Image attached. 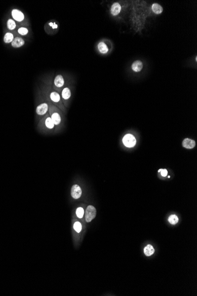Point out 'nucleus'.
Returning <instances> with one entry per match:
<instances>
[{
	"label": "nucleus",
	"instance_id": "nucleus-1",
	"mask_svg": "<svg viewBox=\"0 0 197 296\" xmlns=\"http://www.w3.org/2000/svg\"><path fill=\"white\" fill-rule=\"evenodd\" d=\"M45 95L48 97L50 99V102L54 106L57 107L59 109H63V105L61 101V96L56 91L52 90H45L44 92Z\"/></svg>",
	"mask_w": 197,
	"mask_h": 296
},
{
	"label": "nucleus",
	"instance_id": "nucleus-2",
	"mask_svg": "<svg viewBox=\"0 0 197 296\" xmlns=\"http://www.w3.org/2000/svg\"><path fill=\"white\" fill-rule=\"evenodd\" d=\"M48 104L49 105V109H48L49 115H50L53 123L54 124L55 126H57L62 122L61 115L59 113V111H60L59 108H57V107L54 106V105H53L50 102H48Z\"/></svg>",
	"mask_w": 197,
	"mask_h": 296
},
{
	"label": "nucleus",
	"instance_id": "nucleus-3",
	"mask_svg": "<svg viewBox=\"0 0 197 296\" xmlns=\"http://www.w3.org/2000/svg\"><path fill=\"white\" fill-rule=\"evenodd\" d=\"M44 125L47 129H48V130H53L54 128L55 127V125L53 123L49 113H46L44 117L41 119V121H40L39 122V125L40 126H42V125Z\"/></svg>",
	"mask_w": 197,
	"mask_h": 296
},
{
	"label": "nucleus",
	"instance_id": "nucleus-4",
	"mask_svg": "<svg viewBox=\"0 0 197 296\" xmlns=\"http://www.w3.org/2000/svg\"><path fill=\"white\" fill-rule=\"evenodd\" d=\"M123 143L126 147L132 148L136 145V140L132 134H127L123 138Z\"/></svg>",
	"mask_w": 197,
	"mask_h": 296
},
{
	"label": "nucleus",
	"instance_id": "nucleus-5",
	"mask_svg": "<svg viewBox=\"0 0 197 296\" xmlns=\"http://www.w3.org/2000/svg\"><path fill=\"white\" fill-rule=\"evenodd\" d=\"M96 208L92 205L88 206L86 210V213H85V218L86 222H90L92 221L96 217Z\"/></svg>",
	"mask_w": 197,
	"mask_h": 296
},
{
	"label": "nucleus",
	"instance_id": "nucleus-6",
	"mask_svg": "<svg viewBox=\"0 0 197 296\" xmlns=\"http://www.w3.org/2000/svg\"><path fill=\"white\" fill-rule=\"evenodd\" d=\"M49 105L48 102H43L39 105L36 108V113L39 116H44L48 111Z\"/></svg>",
	"mask_w": 197,
	"mask_h": 296
},
{
	"label": "nucleus",
	"instance_id": "nucleus-7",
	"mask_svg": "<svg viewBox=\"0 0 197 296\" xmlns=\"http://www.w3.org/2000/svg\"><path fill=\"white\" fill-rule=\"evenodd\" d=\"M12 17L14 18V20H15L18 22L23 21L25 18L24 14L20 11L17 9L12 10L11 12Z\"/></svg>",
	"mask_w": 197,
	"mask_h": 296
},
{
	"label": "nucleus",
	"instance_id": "nucleus-8",
	"mask_svg": "<svg viewBox=\"0 0 197 296\" xmlns=\"http://www.w3.org/2000/svg\"><path fill=\"white\" fill-rule=\"evenodd\" d=\"M71 194L72 196L75 199L80 198L81 196V189L80 187L77 185L73 186L71 190Z\"/></svg>",
	"mask_w": 197,
	"mask_h": 296
},
{
	"label": "nucleus",
	"instance_id": "nucleus-9",
	"mask_svg": "<svg viewBox=\"0 0 197 296\" xmlns=\"http://www.w3.org/2000/svg\"><path fill=\"white\" fill-rule=\"evenodd\" d=\"M65 81L64 77L62 74H57L54 80V85L56 88H60L63 87L64 85Z\"/></svg>",
	"mask_w": 197,
	"mask_h": 296
},
{
	"label": "nucleus",
	"instance_id": "nucleus-10",
	"mask_svg": "<svg viewBox=\"0 0 197 296\" xmlns=\"http://www.w3.org/2000/svg\"><path fill=\"white\" fill-rule=\"evenodd\" d=\"M25 44V41L21 37H17L14 38L11 43V45L14 48H19L23 46Z\"/></svg>",
	"mask_w": 197,
	"mask_h": 296
},
{
	"label": "nucleus",
	"instance_id": "nucleus-11",
	"mask_svg": "<svg viewBox=\"0 0 197 296\" xmlns=\"http://www.w3.org/2000/svg\"><path fill=\"white\" fill-rule=\"evenodd\" d=\"M182 146L187 149H192L196 146V141L190 138H185L182 141Z\"/></svg>",
	"mask_w": 197,
	"mask_h": 296
},
{
	"label": "nucleus",
	"instance_id": "nucleus-12",
	"mask_svg": "<svg viewBox=\"0 0 197 296\" xmlns=\"http://www.w3.org/2000/svg\"><path fill=\"white\" fill-rule=\"evenodd\" d=\"M122 10L121 5L118 2H115L112 4L111 9V13L113 16H116L120 13Z\"/></svg>",
	"mask_w": 197,
	"mask_h": 296
},
{
	"label": "nucleus",
	"instance_id": "nucleus-13",
	"mask_svg": "<svg viewBox=\"0 0 197 296\" xmlns=\"http://www.w3.org/2000/svg\"><path fill=\"white\" fill-rule=\"evenodd\" d=\"M131 68L135 72H139L143 69V63L141 60H136L132 63Z\"/></svg>",
	"mask_w": 197,
	"mask_h": 296
},
{
	"label": "nucleus",
	"instance_id": "nucleus-14",
	"mask_svg": "<svg viewBox=\"0 0 197 296\" xmlns=\"http://www.w3.org/2000/svg\"><path fill=\"white\" fill-rule=\"evenodd\" d=\"M71 95H72V92H71V91H70L69 88L66 87L62 90V98L64 100H65V101L68 100L71 97Z\"/></svg>",
	"mask_w": 197,
	"mask_h": 296
},
{
	"label": "nucleus",
	"instance_id": "nucleus-15",
	"mask_svg": "<svg viewBox=\"0 0 197 296\" xmlns=\"http://www.w3.org/2000/svg\"><path fill=\"white\" fill-rule=\"evenodd\" d=\"M97 48L100 53L102 54H106L108 52L109 49L107 45L103 41L100 42L97 45Z\"/></svg>",
	"mask_w": 197,
	"mask_h": 296
},
{
	"label": "nucleus",
	"instance_id": "nucleus-16",
	"mask_svg": "<svg viewBox=\"0 0 197 296\" xmlns=\"http://www.w3.org/2000/svg\"><path fill=\"white\" fill-rule=\"evenodd\" d=\"M152 10L155 14H160L163 12V8L158 3H154L152 5Z\"/></svg>",
	"mask_w": 197,
	"mask_h": 296
},
{
	"label": "nucleus",
	"instance_id": "nucleus-17",
	"mask_svg": "<svg viewBox=\"0 0 197 296\" xmlns=\"http://www.w3.org/2000/svg\"><path fill=\"white\" fill-rule=\"evenodd\" d=\"M154 252H155V250L151 245H148L144 248V253L146 256H152L154 253Z\"/></svg>",
	"mask_w": 197,
	"mask_h": 296
},
{
	"label": "nucleus",
	"instance_id": "nucleus-18",
	"mask_svg": "<svg viewBox=\"0 0 197 296\" xmlns=\"http://www.w3.org/2000/svg\"><path fill=\"white\" fill-rule=\"evenodd\" d=\"M14 39V35L12 33H7L4 37V41L5 43H12V41H13Z\"/></svg>",
	"mask_w": 197,
	"mask_h": 296
},
{
	"label": "nucleus",
	"instance_id": "nucleus-19",
	"mask_svg": "<svg viewBox=\"0 0 197 296\" xmlns=\"http://www.w3.org/2000/svg\"><path fill=\"white\" fill-rule=\"evenodd\" d=\"M7 28L10 30H13L16 27V23L15 21L12 19H9L7 21Z\"/></svg>",
	"mask_w": 197,
	"mask_h": 296
},
{
	"label": "nucleus",
	"instance_id": "nucleus-20",
	"mask_svg": "<svg viewBox=\"0 0 197 296\" xmlns=\"http://www.w3.org/2000/svg\"><path fill=\"white\" fill-rule=\"evenodd\" d=\"M29 29L24 27H20L18 30V33L21 36H26L29 33Z\"/></svg>",
	"mask_w": 197,
	"mask_h": 296
},
{
	"label": "nucleus",
	"instance_id": "nucleus-21",
	"mask_svg": "<svg viewBox=\"0 0 197 296\" xmlns=\"http://www.w3.org/2000/svg\"><path fill=\"white\" fill-rule=\"evenodd\" d=\"M169 222L172 225H175L178 222V218L175 215H172L169 217Z\"/></svg>",
	"mask_w": 197,
	"mask_h": 296
},
{
	"label": "nucleus",
	"instance_id": "nucleus-22",
	"mask_svg": "<svg viewBox=\"0 0 197 296\" xmlns=\"http://www.w3.org/2000/svg\"><path fill=\"white\" fill-rule=\"evenodd\" d=\"M76 215L79 218H82L84 215V209L82 208H78L76 210Z\"/></svg>",
	"mask_w": 197,
	"mask_h": 296
},
{
	"label": "nucleus",
	"instance_id": "nucleus-23",
	"mask_svg": "<svg viewBox=\"0 0 197 296\" xmlns=\"http://www.w3.org/2000/svg\"><path fill=\"white\" fill-rule=\"evenodd\" d=\"M74 229L77 232L79 233L81 230V223L79 222H76L74 224Z\"/></svg>",
	"mask_w": 197,
	"mask_h": 296
},
{
	"label": "nucleus",
	"instance_id": "nucleus-24",
	"mask_svg": "<svg viewBox=\"0 0 197 296\" xmlns=\"http://www.w3.org/2000/svg\"><path fill=\"white\" fill-rule=\"evenodd\" d=\"M160 172V173H161V175L163 176V177H166L167 176V174H168V172L166 170V169H159L158 172Z\"/></svg>",
	"mask_w": 197,
	"mask_h": 296
}]
</instances>
